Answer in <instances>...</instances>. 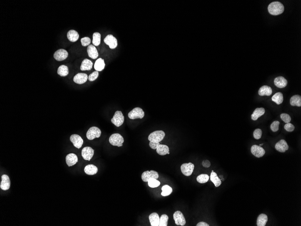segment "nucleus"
I'll list each match as a JSON object with an SVG mask.
<instances>
[{
  "label": "nucleus",
  "mask_w": 301,
  "mask_h": 226,
  "mask_svg": "<svg viewBox=\"0 0 301 226\" xmlns=\"http://www.w3.org/2000/svg\"><path fill=\"white\" fill-rule=\"evenodd\" d=\"M160 144V142H156L150 141L149 143V146L153 149H156Z\"/></svg>",
  "instance_id": "obj_45"
},
{
  "label": "nucleus",
  "mask_w": 301,
  "mask_h": 226,
  "mask_svg": "<svg viewBox=\"0 0 301 226\" xmlns=\"http://www.w3.org/2000/svg\"><path fill=\"white\" fill-rule=\"evenodd\" d=\"M160 219V218L156 213H153L149 216V219L152 226H159Z\"/></svg>",
  "instance_id": "obj_21"
},
{
  "label": "nucleus",
  "mask_w": 301,
  "mask_h": 226,
  "mask_svg": "<svg viewBox=\"0 0 301 226\" xmlns=\"http://www.w3.org/2000/svg\"><path fill=\"white\" fill-rule=\"evenodd\" d=\"M92 66H93V63L90 60L88 59H85L82 62L80 67V69L83 71L91 70L92 68Z\"/></svg>",
  "instance_id": "obj_25"
},
{
  "label": "nucleus",
  "mask_w": 301,
  "mask_h": 226,
  "mask_svg": "<svg viewBox=\"0 0 301 226\" xmlns=\"http://www.w3.org/2000/svg\"><path fill=\"white\" fill-rule=\"evenodd\" d=\"M268 221V217L265 214L262 213L259 215L257 219V226H265Z\"/></svg>",
  "instance_id": "obj_29"
},
{
  "label": "nucleus",
  "mask_w": 301,
  "mask_h": 226,
  "mask_svg": "<svg viewBox=\"0 0 301 226\" xmlns=\"http://www.w3.org/2000/svg\"><path fill=\"white\" fill-rule=\"evenodd\" d=\"M141 178L143 182H147L150 179L155 178L157 179L159 178V174L158 172L153 170L145 171L143 172Z\"/></svg>",
  "instance_id": "obj_9"
},
{
  "label": "nucleus",
  "mask_w": 301,
  "mask_h": 226,
  "mask_svg": "<svg viewBox=\"0 0 301 226\" xmlns=\"http://www.w3.org/2000/svg\"><path fill=\"white\" fill-rule=\"evenodd\" d=\"M161 190H162V192H161V195L163 196H168V195H171L173 191L172 188L167 185L163 186L161 188Z\"/></svg>",
  "instance_id": "obj_34"
},
{
  "label": "nucleus",
  "mask_w": 301,
  "mask_h": 226,
  "mask_svg": "<svg viewBox=\"0 0 301 226\" xmlns=\"http://www.w3.org/2000/svg\"><path fill=\"white\" fill-rule=\"evenodd\" d=\"M210 179L211 181L213 183L216 187H219L221 184V180L218 177L216 172H212L210 176Z\"/></svg>",
  "instance_id": "obj_31"
},
{
  "label": "nucleus",
  "mask_w": 301,
  "mask_h": 226,
  "mask_svg": "<svg viewBox=\"0 0 301 226\" xmlns=\"http://www.w3.org/2000/svg\"><path fill=\"white\" fill-rule=\"evenodd\" d=\"M125 117L121 111H117L115 112L111 121L117 127H119L124 123Z\"/></svg>",
  "instance_id": "obj_5"
},
{
  "label": "nucleus",
  "mask_w": 301,
  "mask_h": 226,
  "mask_svg": "<svg viewBox=\"0 0 301 226\" xmlns=\"http://www.w3.org/2000/svg\"><path fill=\"white\" fill-rule=\"evenodd\" d=\"M166 134L163 131H156L150 134L148 140L150 141L160 142L165 137Z\"/></svg>",
  "instance_id": "obj_3"
},
{
  "label": "nucleus",
  "mask_w": 301,
  "mask_h": 226,
  "mask_svg": "<svg viewBox=\"0 0 301 226\" xmlns=\"http://www.w3.org/2000/svg\"><path fill=\"white\" fill-rule=\"evenodd\" d=\"M93 40H92V44L95 46H98L101 43V34L99 33H94L92 36Z\"/></svg>",
  "instance_id": "obj_35"
},
{
  "label": "nucleus",
  "mask_w": 301,
  "mask_h": 226,
  "mask_svg": "<svg viewBox=\"0 0 301 226\" xmlns=\"http://www.w3.org/2000/svg\"><path fill=\"white\" fill-rule=\"evenodd\" d=\"M275 148L279 152L284 153L286 151L288 150V146L285 140H281L276 144Z\"/></svg>",
  "instance_id": "obj_17"
},
{
  "label": "nucleus",
  "mask_w": 301,
  "mask_h": 226,
  "mask_svg": "<svg viewBox=\"0 0 301 226\" xmlns=\"http://www.w3.org/2000/svg\"><path fill=\"white\" fill-rule=\"evenodd\" d=\"M129 118L131 119H142L144 117V112L143 109L140 108H135L133 109L128 114Z\"/></svg>",
  "instance_id": "obj_6"
},
{
  "label": "nucleus",
  "mask_w": 301,
  "mask_h": 226,
  "mask_svg": "<svg viewBox=\"0 0 301 226\" xmlns=\"http://www.w3.org/2000/svg\"><path fill=\"white\" fill-rule=\"evenodd\" d=\"M197 226H209V225L205 222H201L197 224Z\"/></svg>",
  "instance_id": "obj_47"
},
{
  "label": "nucleus",
  "mask_w": 301,
  "mask_h": 226,
  "mask_svg": "<svg viewBox=\"0 0 301 226\" xmlns=\"http://www.w3.org/2000/svg\"><path fill=\"white\" fill-rule=\"evenodd\" d=\"M149 186L151 188L158 187L160 185V182L156 179L152 178L149 180L148 182Z\"/></svg>",
  "instance_id": "obj_38"
},
{
  "label": "nucleus",
  "mask_w": 301,
  "mask_h": 226,
  "mask_svg": "<svg viewBox=\"0 0 301 226\" xmlns=\"http://www.w3.org/2000/svg\"><path fill=\"white\" fill-rule=\"evenodd\" d=\"M98 75H99L98 72L97 71H95L89 75L88 79L90 81H94L97 78Z\"/></svg>",
  "instance_id": "obj_41"
},
{
  "label": "nucleus",
  "mask_w": 301,
  "mask_h": 226,
  "mask_svg": "<svg viewBox=\"0 0 301 226\" xmlns=\"http://www.w3.org/2000/svg\"><path fill=\"white\" fill-rule=\"evenodd\" d=\"M173 218L177 225L183 226L186 224V220L184 215L179 211H177L174 213Z\"/></svg>",
  "instance_id": "obj_8"
},
{
  "label": "nucleus",
  "mask_w": 301,
  "mask_h": 226,
  "mask_svg": "<svg viewBox=\"0 0 301 226\" xmlns=\"http://www.w3.org/2000/svg\"><path fill=\"white\" fill-rule=\"evenodd\" d=\"M104 41L105 44L108 45L112 49L115 48L118 45L117 39L111 34H109L106 36Z\"/></svg>",
  "instance_id": "obj_10"
},
{
  "label": "nucleus",
  "mask_w": 301,
  "mask_h": 226,
  "mask_svg": "<svg viewBox=\"0 0 301 226\" xmlns=\"http://www.w3.org/2000/svg\"><path fill=\"white\" fill-rule=\"evenodd\" d=\"M280 118L285 123H289L291 121V118L289 115L286 113H282L280 115Z\"/></svg>",
  "instance_id": "obj_40"
},
{
  "label": "nucleus",
  "mask_w": 301,
  "mask_h": 226,
  "mask_svg": "<svg viewBox=\"0 0 301 226\" xmlns=\"http://www.w3.org/2000/svg\"><path fill=\"white\" fill-rule=\"evenodd\" d=\"M262 131L260 129H257L254 131V136L256 140H259L261 137Z\"/></svg>",
  "instance_id": "obj_42"
},
{
  "label": "nucleus",
  "mask_w": 301,
  "mask_h": 226,
  "mask_svg": "<svg viewBox=\"0 0 301 226\" xmlns=\"http://www.w3.org/2000/svg\"><path fill=\"white\" fill-rule=\"evenodd\" d=\"M209 179V176L207 174H202L199 175L197 178V181L199 183L203 184L207 182Z\"/></svg>",
  "instance_id": "obj_36"
},
{
  "label": "nucleus",
  "mask_w": 301,
  "mask_h": 226,
  "mask_svg": "<svg viewBox=\"0 0 301 226\" xmlns=\"http://www.w3.org/2000/svg\"><path fill=\"white\" fill-rule=\"evenodd\" d=\"M265 113V110L264 108H257L254 110L253 114L251 115V118L253 120L257 121L258 118L263 115Z\"/></svg>",
  "instance_id": "obj_23"
},
{
  "label": "nucleus",
  "mask_w": 301,
  "mask_h": 226,
  "mask_svg": "<svg viewBox=\"0 0 301 226\" xmlns=\"http://www.w3.org/2000/svg\"><path fill=\"white\" fill-rule=\"evenodd\" d=\"M263 145V144H260L259 146H261V145Z\"/></svg>",
  "instance_id": "obj_48"
},
{
  "label": "nucleus",
  "mask_w": 301,
  "mask_h": 226,
  "mask_svg": "<svg viewBox=\"0 0 301 226\" xmlns=\"http://www.w3.org/2000/svg\"><path fill=\"white\" fill-rule=\"evenodd\" d=\"M70 140L73 144L74 147L77 148H81L84 143V140L82 139L81 137L79 135L76 134L71 135L70 137Z\"/></svg>",
  "instance_id": "obj_14"
},
{
  "label": "nucleus",
  "mask_w": 301,
  "mask_h": 226,
  "mask_svg": "<svg viewBox=\"0 0 301 226\" xmlns=\"http://www.w3.org/2000/svg\"><path fill=\"white\" fill-rule=\"evenodd\" d=\"M202 165L203 167H206V168H208V167H210L211 166V163L209 161V160H203L202 162Z\"/></svg>",
  "instance_id": "obj_46"
},
{
  "label": "nucleus",
  "mask_w": 301,
  "mask_h": 226,
  "mask_svg": "<svg viewBox=\"0 0 301 226\" xmlns=\"http://www.w3.org/2000/svg\"><path fill=\"white\" fill-rule=\"evenodd\" d=\"M68 56L67 51L63 49L56 51L54 54V57L56 61H62L66 59Z\"/></svg>",
  "instance_id": "obj_12"
},
{
  "label": "nucleus",
  "mask_w": 301,
  "mask_h": 226,
  "mask_svg": "<svg viewBox=\"0 0 301 226\" xmlns=\"http://www.w3.org/2000/svg\"><path fill=\"white\" fill-rule=\"evenodd\" d=\"M10 186V180L7 175H3L2 176V182L0 184V188L3 190H7L9 189Z\"/></svg>",
  "instance_id": "obj_15"
},
{
  "label": "nucleus",
  "mask_w": 301,
  "mask_h": 226,
  "mask_svg": "<svg viewBox=\"0 0 301 226\" xmlns=\"http://www.w3.org/2000/svg\"><path fill=\"white\" fill-rule=\"evenodd\" d=\"M272 93V89L270 87L267 86H262L258 91L259 95L261 96H269L271 95Z\"/></svg>",
  "instance_id": "obj_22"
},
{
  "label": "nucleus",
  "mask_w": 301,
  "mask_h": 226,
  "mask_svg": "<svg viewBox=\"0 0 301 226\" xmlns=\"http://www.w3.org/2000/svg\"><path fill=\"white\" fill-rule=\"evenodd\" d=\"M269 13L273 16H277L283 13L284 7L283 5L279 2H271L268 7Z\"/></svg>",
  "instance_id": "obj_1"
},
{
  "label": "nucleus",
  "mask_w": 301,
  "mask_h": 226,
  "mask_svg": "<svg viewBox=\"0 0 301 226\" xmlns=\"http://www.w3.org/2000/svg\"><path fill=\"white\" fill-rule=\"evenodd\" d=\"M168 220H169V217L167 214H162L160 219V224L159 226H167L168 225Z\"/></svg>",
  "instance_id": "obj_37"
},
{
  "label": "nucleus",
  "mask_w": 301,
  "mask_h": 226,
  "mask_svg": "<svg viewBox=\"0 0 301 226\" xmlns=\"http://www.w3.org/2000/svg\"><path fill=\"white\" fill-rule=\"evenodd\" d=\"M251 151L252 154L257 158L263 157L265 154V151L264 148L258 145H254L252 146Z\"/></svg>",
  "instance_id": "obj_13"
},
{
  "label": "nucleus",
  "mask_w": 301,
  "mask_h": 226,
  "mask_svg": "<svg viewBox=\"0 0 301 226\" xmlns=\"http://www.w3.org/2000/svg\"><path fill=\"white\" fill-rule=\"evenodd\" d=\"M284 129L288 132H292L295 129V126L290 123H287L284 125Z\"/></svg>",
  "instance_id": "obj_44"
},
{
  "label": "nucleus",
  "mask_w": 301,
  "mask_h": 226,
  "mask_svg": "<svg viewBox=\"0 0 301 226\" xmlns=\"http://www.w3.org/2000/svg\"><path fill=\"white\" fill-rule=\"evenodd\" d=\"M180 168L183 175L189 177L191 176L194 172V165L191 163H183L181 165Z\"/></svg>",
  "instance_id": "obj_7"
},
{
  "label": "nucleus",
  "mask_w": 301,
  "mask_h": 226,
  "mask_svg": "<svg viewBox=\"0 0 301 226\" xmlns=\"http://www.w3.org/2000/svg\"><path fill=\"white\" fill-rule=\"evenodd\" d=\"M81 44L84 47L89 45L91 43V39L88 37H84L81 39Z\"/></svg>",
  "instance_id": "obj_43"
},
{
  "label": "nucleus",
  "mask_w": 301,
  "mask_h": 226,
  "mask_svg": "<svg viewBox=\"0 0 301 226\" xmlns=\"http://www.w3.org/2000/svg\"><path fill=\"white\" fill-rule=\"evenodd\" d=\"M290 105L292 106H297L300 107L301 106V97L299 95H295L291 97L290 100Z\"/></svg>",
  "instance_id": "obj_28"
},
{
  "label": "nucleus",
  "mask_w": 301,
  "mask_h": 226,
  "mask_svg": "<svg viewBox=\"0 0 301 226\" xmlns=\"http://www.w3.org/2000/svg\"><path fill=\"white\" fill-rule=\"evenodd\" d=\"M66 163L69 167L74 165L78 161V157L75 154H70L66 157Z\"/></svg>",
  "instance_id": "obj_18"
},
{
  "label": "nucleus",
  "mask_w": 301,
  "mask_h": 226,
  "mask_svg": "<svg viewBox=\"0 0 301 226\" xmlns=\"http://www.w3.org/2000/svg\"><path fill=\"white\" fill-rule=\"evenodd\" d=\"M274 84L278 88H284L287 85L288 81L284 77L279 76L274 79Z\"/></svg>",
  "instance_id": "obj_19"
},
{
  "label": "nucleus",
  "mask_w": 301,
  "mask_h": 226,
  "mask_svg": "<svg viewBox=\"0 0 301 226\" xmlns=\"http://www.w3.org/2000/svg\"><path fill=\"white\" fill-rule=\"evenodd\" d=\"M94 149L91 147H85L82 150V156L85 160L90 161L94 155Z\"/></svg>",
  "instance_id": "obj_11"
},
{
  "label": "nucleus",
  "mask_w": 301,
  "mask_h": 226,
  "mask_svg": "<svg viewBox=\"0 0 301 226\" xmlns=\"http://www.w3.org/2000/svg\"><path fill=\"white\" fill-rule=\"evenodd\" d=\"M98 172V168L93 164L88 165L85 168V172L88 175H94Z\"/></svg>",
  "instance_id": "obj_24"
},
{
  "label": "nucleus",
  "mask_w": 301,
  "mask_h": 226,
  "mask_svg": "<svg viewBox=\"0 0 301 226\" xmlns=\"http://www.w3.org/2000/svg\"><path fill=\"white\" fill-rule=\"evenodd\" d=\"M87 52L89 57L93 59L98 57V53L96 47L93 45H89L87 48Z\"/></svg>",
  "instance_id": "obj_20"
},
{
  "label": "nucleus",
  "mask_w": 301,
  "mask_h": 226,
  "mask_svg": "<svg viewBox=\"0 0 301 226\" xmlns=\"http://www.w3.org/2000/svg\"><path fill=\"white\" fill-rule=\"evenodd\" d=\"M272 100L278 105L281 104L284 100L283 95L281 92L277 93L272 96Z\"/></svg>",
  "instance_id": "obj_32"
},
{
  "label": "nucleus",
  "mask_w": 301,
  "mask_h": 226,
  "mask_svg": "<svg viewBox=\"0 0 301 226\" xmlns=\"http://www.w3.org/2000/svg\"><path fill=\"white\" fill-rule=\"evenodd\" d=\"M280 122L279 121H275L271 124L270 129L273 132H277L279 129V125Z\"/></svg>",
  "instance_id": "obj_39"
},
{
  "label": "nucleus",
  "mask_w": 301,
  "mask_h": 226,
  "mask_svg": "<svg viewBox=\"0 0 301 226\" xmlns=\"http://www.w3.org/2000/svg\"><path fill=\"white\" fill-rule=\"evenodd\" d=\"M101 135V131L98 127L93 126L89 128L87 132L86 136L89 140H93L96 138H99Z\"/></svg>",
  "instance_id": "obj_4"
},
{
  "label": "nucleus",
  "mask_w": 301,
  "mask_h": 226,
  "mask_svg": "<svg viewBox=\"0 0 301 226\" xmlns=\"http://www.w3.org/2000/svg\"><path fill=\"white\" fill-rule=\"evenodd\" d=\"M68 39L72 42H75L79 38V34L77 31L74 30H70L67 34Z\"/></svg>",
  "instance_id": "obj_26"
},
{
  "label": "nucleus",
  "mask_w": 301,
  "mask_h": 226,
  "mask_svg": "<svg viewBox=\"0 0 301 226\" xmlns=\"http://www.w3.org/2000/svg\"><path fill=\"white\" fill-rule=\"evenodd\" d=\"M105 64L104 61L102 58H100L96 61L94 65V68L97 71H101L105 68Z\"/></svg>",
  "instance_id": "obj_30"
},
{
  "label": "nucleus",
  "mask_w": 301,
  "mask_h": 226,
  "mask_svg": "<svg viewBox=\"0 0 301 226\" xmlns=\"http://www.w3.org/2000/svg\"><path fill=\"white\" fill-rule=\"evenodd\" d=\"M156 152L160 155H165L169 154V148L168 146L164 144H160L156 148Z\"/></svg>",
  "instance_id": "obj_27"
},
{
  "label": "nucleus",
  "mask_w": 301,
  "mask_h": 226,
  "mask_svg": "<svg viewBox=\"0 0 301 226\" xmlns=\"http://www.w3.org/2000/svg\"><path fill=\"white\" fill-rule=\"evenodd\" d=\"M57 73L62 77L67 76L69 74L68 67L65 65H62L58 68Z\"/></svg>",
  "instance_id": "obj_33"
},
{
  "label": "nucleus",
  "mask_w": 301,
  "mask_h": 226,
  "mask_svg": "<svg viewBox=\"0 0 301 226\" xmlns=\"http://www.w3.org/2000/svg\"><path fill=\"white\" fill-rule=\"evenodd\" d=\"M88 79L87 75L85 73H80L77 74L76 75L74 76V77H73V81L76 84L81 85V84L85 83Z\"/></svg>",
  "instance_id": "obj_16"
},
{
  "label": "nucleus",
  "mask_w": 301,
  "mask_h": 226,
  "mask_svg": "<svg viewBox=\"0 0 301 226\" xmlns=\"http://www.w3.org/2000/svg\"><path fill=\"white\" fill-rule=\"evenodd\" d=\"M124 142L123 136L118 133L112 134L109 138L110 143L113 146L121 147Z\"/></svg>",
  "instance_id": "obj_2"
}]
</instances>
